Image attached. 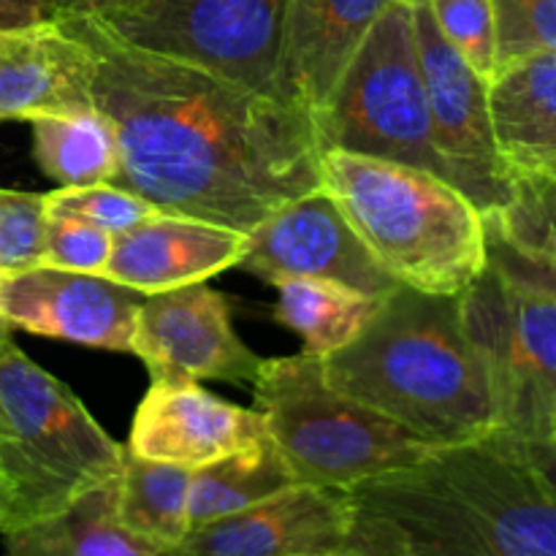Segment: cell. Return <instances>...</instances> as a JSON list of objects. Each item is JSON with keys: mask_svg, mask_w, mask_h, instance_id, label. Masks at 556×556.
Masks as SVG:
<instances>
[{"mask_svg": "<svg viewBox=\"0 0 556 556\" xmlns=\"http://www.w3.org/2000/svg\"><path fill=\"white\" fill-rule=\"evenodd\" d=\"M462 320L489 369L500 432L538 440L556 394V302L521 291L494 266L459 293Z\"/></svg>", "mask_w": 556, "mask_h": 556, "instance_id": "cell-8", "label": "cell"}, {"mask_svg": "<svg viewBox=\"0 0 556 556\" xmlns=\"http://www.w3.org/2000/svg\"><path fill=\"white\" fill-rule=\"evenodd\" d=\"M538 440H548V443H556V394L552 400V407H548L546 427H543V434Z\"/></svg>", "mask_w": 556, "mask_h": 556, "instance_id": "cell-35", "label": "cell"}, {"mask_svg": "<svg viewBox=\"0 0 556 556\" xmlns=\"http://www.w3.org/2000/svg\"><path fill=\"white\" fill-rule=\"evenodd\" d=\"M248 253V233L195 217L155 212L112 242L103 275L139 293L206 282L239 266Z\"/></svg>", "mask_w": 556, "mask_h": 556, "instance_id": "cell-18", "label": "cell"}, {"mask_svg": "<svg viewBox=\"0 0 556 556\" xmlns=\"http://www.w3.org/2000/svg\"><path fill=\"white\" fill-rule=\"evenodd\" d=\"M486 217V228L532 253L556 255V179H510L508 201Z\"/></svg>", "mask_w": 556, "mask_h": 556, "instance_id": "cell-25", "label": "cell"}, {"mask_svg": "<svg viewBox=\"0 0 556 556\" xmlns=\"http://www.w3.org/2000/svg\"><path fill=\"white\" fill-rule=\"evenodd\" d=\"M141 0H49L52 22L63 16H87L106 27H119L139 11Z\"/></svg>", "mask_w": 556, "mask_h": 556, "instance_id": "cell-32", "label": "cell"}, {"mask_svg": "<svg viewBox=\"0 0 556 556\" xmlns=\"http://www.w3.org/2000/svg\"><path fill=\"white\" fill-rule=\"evenodd\" d=\"M112 233L101 231L90 223L76 220V217L49 215L47 239H43V264L68 271L103 275V266L112 255Z\"/></svg>", "mask_w": 556, "mask_h": 556, "instance_id": "cell-30", "label": "cell"}, {"mask_svg": "<svg viewBox=\"0 0 556 556\" xmlns=\"http://www.w3.org/2000/svg\"><path fill=\"white\" fill-rule=\"evenodd\" d=\"M117 443L54 375L0 342V535L60 514L123 470Z\"/></svg>", "mask_w": 556, "mask_h": 556, "instance_id": "cell-5", "label": "cell"}, {"mask_svg": "<svg viewBox=\"0 0 556 556\" xmlns=\"http://www.w3.org/2000/svg\"><path fill=\"white\" fill-rule=\"evenodd\" d=\"M277 324L288 326L304 340L313 356H331L351 345L378 315L386 296H367L362 291L315 277H291L277 282Z\"/></svg>", "mask_w": 556, "mask_h": 556, "instance_id": "cell-21", "label": "cell"}, {"mask_svg": "<svg viewBox=\"0 0 556 556\" xmlns=\"http://www.w3.org/2000/svg\"><path fill=\"white\" fill-rule=\"evenodd\" d=\"M402 3H407V5H421V3H427V0H402Z\"/></svg>", "mask_w": 556, "mask_h": 556, "instance_id": "cell-38", "label": "cell"}, {"mask_svg": "<svg viewBox=\"0 0 556 556\" xmlns=\"http://www.w3.org/2000/svg\"><path fill=\"white\" fill-rule=\"evenodd\" d=\"M413 27L434 147L448 182L483 215H492L508 201L510 177L494 141L489 81L440 33L429 3L413 5Z\"/></svg>", "mask_w": 556, "mask_h": 556, "instance_id": "cell-10", "label": "cell"}, {"mask_svg": "<svg viewBox=\"0 0 556 556\" xmlns=\"http://www.w3.org/2000/svg\"><path fill=\"white\" fill-rule=\"evenodd\" d=\"M43 22H52L49 0H0V33L25 30Z\"/></svg>", "mask_w": 556, "mask_h": 556, "instance_id": "cell-33", "label": "cell"}, {"mask_svg": "<svg viewBox=\"0 0 556 556\" xmlns=\"http://www.w3.org/2000/svg\"><path fill=\"white\" fill-rule=\"evenodd\" d=\"M516 443L525 451L527 459H530L548 481L556 483V443H548V440H516Z\"/></svg>", "mask_w": 556, "mask_h": 556, "instance_id": "cell-34", "label": "cell"}, {"mask_svg": "<svg viewBox=\"0 0 556 556\" xmlns=\"http://www.w3.org/2000/svg\"><path fill=\"white\" fill-rule=\"evenodd\" d=\"M320 188L400 286L459 296L489 266L483 212L427 168L326 150Z\"/></svg>", "mask_w": 556, "mask_h": 556, "instance_id": "cell-4", "label": "cell"}, {"mask_svg": "<svg viewBox=\"0 0 556 556\" xmlns=\"http://www.w3.org/2000/svg\"><path fill=\"white\" fill-rule=\"evenodd\" d=\"M391 0H288L277 98L313 117Z\"/></svg>", "mask_w": 556, "mask_h": 556, "instance_id": "cell-16", "label": "cell"}, {"mask_svg": "<svg viewBox=\"0 0 556 556\" xmlns=\"http://www.w3.org/2000/svg\"><path fill=\"white\" fill-rule=\"evenodd\" d=\"M324 375L440 448L500 429L489 369L467 334L459 296L396 286L372 324L324 358Z\"/></svg>", "mask_w": 556, "mask_h": 556, "instance_id": "cell-3", "label": "cell"}, {"mask_svg": "<svg viewBox=\"0 0 556 556\" xmlns=\"http://www.w3.org/2000/svg\"><path fill=\"white\" fill-rule=\"evenodd\" d=\"M296 486L291 467L269 438L193 470L188 500L190 530L248 510Z\"/></svg>", "mask_w": 556, "mask_h": 556, "instance_id": "cell-23", "label": "cell"}, {"mask_svg": "<svg viewBox=\"0 0 556 556\" xmlns=\"http://www.w3.org/2000/svg\"><path fill=\"white\" fill-rule=\"evenodd\" d=\"M0 521H3V497H0Z\"/></svg>", "mask_w": 556, "mask_h": 556, "instance_id": "cell-39", "label": "cell"}, {"mask_svg": "<svg viewBox=\"0 0 556 556\" xmlns=\"http://www.w3.org/2000/svg\"><path fill=\"white\" fill-rule=\"evenodd\" d=\"M9 337H11V326L5 324L3 318H0V342H3V340H9Z\"/></svg>", "mask_w": 556, "mask_h": 556, "instance_id": "cell-36", "label": "cell"}, {"mask_svg": "<svg viewBox=\"0 0 556 556\" xmlns=\"http://www.w3.org/2000/svg\"><path fill=\"white\" fill-rule=\"evenodd\" d=\"M351 497L345 489L296 486L248 510L193 527L179 556H315L348 552Z\"/></svg>", "mask_w": 556, "mask_h": 556, "instance_id": "cell-14", "label": "cell"}, {"mask_svg": "<svg viewBox=\"0 0 556 556\" xmlns=\"http://www.w3.org/2000/svg\"><path fill=\"white\" fill-rule=\"evenodd\" d=\"M47 195L0 188V275L43 264Z\"/></svg>", "mask_w": 556, "mask_h": 556, "instance_id": "cell-28", "label": "cell"}, {"mask_svg": "<svg viewBox=\"0 0 556 556\" xmlns=\"http://www.w3.org/2000/svg\"><path fill=\"white\" fill-rule=\"evenodd\" d=\"M190 467L144 459L125 445V462L117 478L119 525L152 546L177 548L190 532Z\"/></svg>", "mask_w": 556, "mask_h": 556, "instance_id": "cell-22", "label": "cell"}, {"mask_svg": "<svg viewBox=\"0 0 556 556\" xmlns=\"http://www.w3.org/2000/svg\"><path fill=\"white\" fill-rule=\"evenodd\" d=\"M266 438L261 410L231 405L195 380H152L136 407L128 448L144 459L199 470Z\"/></svg>", "mask_w": 556, "mask_h": 556, "instance_id": "cell-15", "label": "cell"}, {"mask_svg": "<svg viewBox=\"0 0 556 556\" xmlns=\"http://www.w3.org/2000/svg\"><path fill=\"white\" fill-rule=\"evenodd\" d=\"M489 266L500 271L508 282L519 286L521 291H530L535 296L556 302V255L532 253L516 244L505 242L494 231H489Z\"/></svg>", "mask_w": 556, "mask_h": 556, "instance_id": "cell-31", "label": "cell"}, {"mask_svg": "<svg viewBox=\"0 0 556 556\" xmlns=\"http://www.w3.org/2000/svg\"><path fill=\"white\" fill-rule=\"evenodd\" d=\"M348 497L353 554L556 556V483L500 429L429 451Z\"/></svg>", "mask_w": 556, "mask_h": 556, "instance_id": "cell-2", "label": "cell"}, {"mask_svg": "<svg viewBox=\"0 0 556 556\" xmlns=\"http://www.w3.org/2000/svg\"><path fill=\"white\" fill-rule=\"evenodd\" d=\"M497 152L510 179H556V54L497 68L489 81Z\"/></svg>", "mask_w": 556, "mask_h": 556, "instance_id": "cell-19", "label": "cell"}, {"mask_svg": "<svg viewBox=\"0 0 556 556\" xmlns=\"http://www.w3.org/2000/svg\"><path fill=\"white\" fill-rule=\"evenodd\" d=\"M96 54L58 22L0 33V119L96 112Z\"/></svg>", "mask_w": 556, "mask_h": 556, "instance_id": "cell-17", "label": "cell"}, {"mask_svg": "<svg viewBox=\"0 0 556 556\" xmlns=\"http://www.w3.org/2000/svg\"><path fill=\"white\" fill-rule=\"evenodd\" d=\"M239 266L277 286L291 277H315L389 296L400 282L372 258L337 201L315 188L266 217L248 233V253Z\"/></svg>", "mask_w": 556, "mask_h": 556, "instance_id": "cell-12", "label": "cell"}, {"mask_svg": "<svg viewBox=\"0 0 556 556\" xmlns=\"http://www.w3.org/2000/svg\"><path fill=\"white\" fill-rule=\"evenodd\" d=\"M315 556H362V554H353V552H331V554H315Z\"/></svg>", "mask_w": 556, "mask_h": 556, "instance_id": "cell-37", "label": "cell"}, {"mask_svg": "<svg viewBox=\"0 0 556 556\" xmlns=\"http://www.w3.org/2000/svg\"><path fill=\"white\" fill-rule=\"evenodd\" d=\"M440 33L486 81L497 74V22L492 0H427Z\"/></svg>", "mask_w": 556, "mask_h": 556, "instance_id": "cell-27", "label": "cell"}, {"mask_svg": "<svg viewBox=\"0 0 556 556\" xmlns=\"http://www.w3.org/2000/svg\"><path fill=\"white\" fill-rule=\"evenodd\" d=\"M313 125L320 152L380 157L448 179L434 147L413 5H386Z\"/></svg>", "mask_w": 556, "mask_h": 556, "instance_id": "cell-7", "label": "cell"}, {"mask_svg": "<svg viewBox=\"0 0 556 556\" xmlns=\"http://www.w3.org/2000/svg\"><path fill=\"white\" fill-rule=\"evenodd\" d=\"M54 22L96 54V109L117 134L112 185L157 212L242 233L320 188V147L304 109L134 47L87 16Z\"/></svg>", "mask_w": 556, "mask_h": 556, "instance_id": "cell-1", "label": "cell"}, {"mask_svg": "<svg viewBox=\"0 0 556 556\" xmlns=\"http://www.w3.org/2000/svg\"><path fill=\"white\" fill-rule=\"evenodd\" d=\"M130 353L144 362L152 380L253 383L264 364L233 331L226 296L206 282L147 293Z\"/></svg>", "mask_w": 556, "mask_h": 556, "instance_id": "cell-11", "label": "cell"}, {"mask_svg": "<svg viewBox=\"0 0 556 556\" xmlns=\"http://www.w3.org/2000/svg\"><path fill=\"white\" fill-rule=\"evenodd\" d=\"M33 144L36 161L58 188H87L112 182L117 174L119 152L112 119L103 112L54 114L36 117Z\"/></svg>", "mask_w": 556, "mask_h": 556, "instance_id": "cell-24", "label": "cell"}, {"mask_svg": "<svg viewBox=\"0 0 556 556\" xmlns=\"http://www.w3.org/2000/svg\"><path fill=\"white\" fill-rule=\"evenodd\" d=\"M117 478L49 519L5 532V556H179L177 548L152 546L119 525Z\"/></svg>", "mask_w": 556, "mask_h": 556, "instance_id": "cell-20", "label": "cell"}, {"mask_svg": "<svg viewBox=\"0 0 556 556\" xmlns=\"http://www.w3.org/2000/svg\"><path fill=\"white\" fill-rule=\"evenodd\" d=\"M144 296L106 275L47 264L0 275V318L11 329L101 351L130 353Z\"/></svg>", "mask_w": 556, "mask_h": 556, "instance_id": "cell-13", "label": "cell"}, {"mask_svg": "<svg viewBox=\"0 0 556 556\" xmlns=\"http://www.w3.org/2000/svg\"><path fill=\"white\" fill-rule=\"evenodd\" d=\"M286 9L288 0H141L109 30L277 98Z\"/></svg>", "mask_w": 556, "mask_h": 556, "instance_id": "cell-9", "label": "cell"}, {"mask_svg": "<svg viewBox=\"0 0 556 556\" xmlns=\"http://www.w3.org/2000/svg\"><path fill=\"white\" fill-rule=\"evenodd\" d=\"M497 68L535 54H556V0H492Z\"/></svg>", "mask_w": 556, "mask_h": 556, "instance_id": "cell-29", "label": "cell"}, {"mask_svg": "<svg viewBox=\"0 0 556 556\" xmlns=\"http://www.w3.org/2000/svg\"><path fill=\"white\" fill-rule=\"evenodd\" d=\"M47 212L49 215L76 217V220H85L117 237V233H125L144 223L157 210L130 190L119 188V185L101 182L87 185V188L52 190V193H47Z\"/></svg>", "mask_w": 556, "mask_h": 556, "instance_id": "cell-26", "label": "cell"}, {"mask_svg": "<svg viewBox=\"0 0 556 556\" xmlns=\"http://www.w3.org/2000/svg\"><path fill=\"white\" fill-rule=\"evenodd\" d=\"M250 386L296 483L348 492L440 448L337 391L326 380L324 358L307 351L264 358Z\"/></svg>", "mask_w": 556, "mask_h": 556, "instance_id": "cell-6", "label": "cell"}]
</instances>
